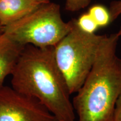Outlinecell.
I'll list each match as a JSON object with an SVG mask.
<instances>
[{"mask_svg": "<svg viewBox=\"0 0 121 121\" xmlns=\"http://www.w3.org/2000/svg\"><path fill=\"white\" fill-rule=\"evenodd\" d=\"M54 47H24L11 73L12 87L38 100L60 121H76L71 93L57 66Z\"/></svg>", "mask_w": 121, "mask_h": 121, "instance_id": "6da1fadb", "label": "cell"}, {"mask_svg": "<svg viewBox=\"0 0 121 121\" xmlns=\"http://www.w3.org/2000/svg\"><path fill=\"white\" fill-rule=\"evenodd\" d=\"M119 37L105 35L92 69L73 98L78 121H110L121 94V58L116 54Z\"/></svg>", "mask_w": 121, "mask_h": 121, "instance_id": "7a4b0ae2", "label": "cell"}, {"mask_svg": "<svg viewBox=\"0 0 121 121\" xmlns=\"http://www.w3.org/2000/svg\"><path fill=\"white\" fill-rule=\"evenodd\" d=\"M69 32L54 46V57L71 94L82 86L92 69L105 35L85 32L72 19Z\"/></svg>", "mask_w": 121, "mask_h": 121, "instance_id": "3957f363", "label": "cell"}, {"mask_svg": "<svg viewBox=\"0 0 121 121\" xmlns=\"http://www.w3.org/2000/svg\"><path fill=\"white\" fill-rule=\"evenodd\" d=\"M72 22L62 19L60 6L53 2L42 3L22 19L4 26V33L19 44L38 48L54 47L69 32Z\"/></svg>", "mask_w": 121, "mask_h": 121, "instance_id": "277c9868", "label": "cell"}, {"mask_svg": "<svg viewBox=\"0 0 121 121\" xmlns=\"http://www.w3.org/2000/svg\"><path fill=\"white\" fill-rule=\"evenodd\" d=\"M0 121H60L37 99L0 86Z\"/></svg>", "mask_w": 121, "mask_h": 121, "instance_id": "5b68a950", "label": "cell"}, {"mask_svg": "<svg viewBox=\"0 0 121 121\" xmlns=\"http://www.w3.org/2000/svg\"><path fill=\"white\" fill-rule=\"evenodd\" d=\"M42 3L38 0H0V24L5 26L19 20Z\"/></svg>", "mask_w": 121, "mask_h": 121, "instance_id": "8992f818", "label": "cell"}, {"mask_svg": "<svg viewBox=\"0 0 121 121\" xmlns=\"http://www.w3.org/2000/svg\"><path fill=\"white\" fill-rule=\"evenodd\" d=\"M24 47L4 33L0 34V86L7 76L11 75Z\"/></svg>", "mask_w": 121, "mask_h": 121, "instance_id": "52a82bcc", "label": "cell"}, {"mask_svg": "<svg viewBox=\"0 0 121 121\" xmlns=\"http://www.w3.org/2000/svg\"><path fill=\"white\" fill-rule=\"evenodd\" d=\"M93 18L99 28H104L111 22L109 11L104 5L96 4L92 6L87 12Z\"/></svg>", "mask_w": 121, "mask_h": 121, "instance_id": "ba28073f", "label": "cell"}, {"mask_svg": "<svg viewBox=\"0 0 121 121\" xmlns=\"http://www.w3.org/2000/svg\"><path fill=\"white\" fill-rule=\"evenodd\" d=\"M76 22L81 30L87 33H95L99 26L88 13H84L76 19Z\"/></svg>", "mask_w": 121, "mask_h": 121, "instance_id": "9c48e42d", "label": "cell"}, {"mask_svg": "<svg viewBox=\"0 0 121 121\" xmlns=\"http://www.w3.org/2000/svg\"><path fill=\"white\" fill-rule=\"evenodd\" d=\"M91 0H66L65 10L70 12L80 11L90 4Z\"/></svg>", "mask_w": 121, "mask_h": 121, "instance_id": "30bf717a", "label": "cell"}, {"mask_svg": "<svg viewBox=\"0 0 121 121\" xmlns=\"http://www.w3.org/2000/svg\"><path fill=\"white\" fill-rule=\"evenodd\" d=\"M109 11L112 22L117 19L119 15H121V0L113 1L111 2Z\"/></svg>", "mask_w": 121, "mask_h": 121, "instance_id": "8fae6325", "label": "cell"}, {"mask_svg": "<svg viewBox=\"0 0 121 121\" xmlns=\"http://www.w3.org/2000/svg\"><path fill=\"white\" fill-rule=\"evenodd\" d=\"M110 121H121V94L116 101Z\"/></svg>", "mask_w": 121, "mask_h": 121, "instance_id": "7c38bea8", "label": "cell"}, {"mask_svg": "<svg viewBox=\"0 0 121 121\" xmlns=\"http://www.w3.org/2000/svg\"><path fill=\"white\" fill-rule=\"evenodd\" d=\"M4 26H3L2 25H1L0 24V34H1L2 33H4Z\"/></svg>", "mask_w": 121, "mask_h": 121, "instance_id": "4fadbf2b", "label": "cell"}, {"mask_svg": "<svg viewBox=\"0 0 121 121\" xmlns=\"http://www.w3.org/2000/svg\"><path fill=\"white\" fill-rule=\"evenodd\" d=\"M38 1H40V2H43V3H45V2H50V0H38Z\"/></svg>", "mask_w": 121, "mask_h": 121, "instance_id": "5bb4252c", "label": "cell"}, {"mask_svg": "<svg viewBox=\"0 0 121 121\" xmlns=\"http://www.w3.org/2000/svg\"><path fill=\"white\" fill-rule=\"evenodd\" d=\"M117 33V35L119 36H119H121V26L120 29H119V31H118Z\"/></svg>", "mask_w": 121, "mask_h": 121, "instance_id": "9a60e30c", "label": "cell"}]
</instances>
